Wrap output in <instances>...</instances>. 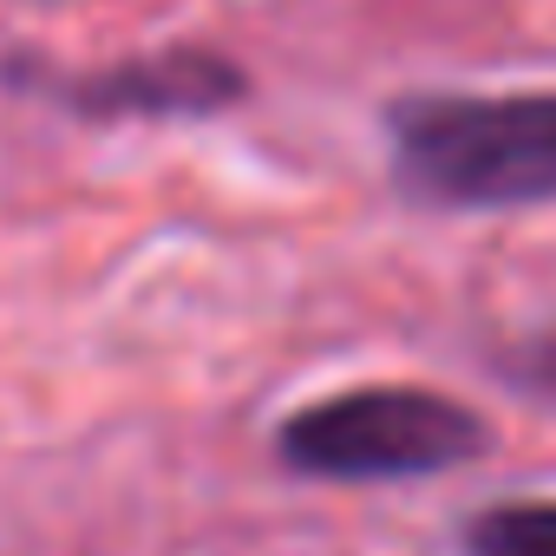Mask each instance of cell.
<instances>
[{
    "instance_id": "2",
    "label": "cell",
    "mask_w": 556,
    "mask_h": 556,
    "mask_svg": "<svg viewBox=\"0 0 556 556\" xmlns=\"http://www.w3.org/2000/svg\"><path fill=\"white\" fill-rule=\"evenodd\" d=\"M491 419L439 387H341L275 426V458L321 484L439 478L484 458Z\"/></svg>"
},
{
    "instance_id": "1",
    "label": "cell",
    "mask_w": 556,
    "mask_h": 556,
    "mask_svg": "<svg viewBox=\"0 0 556 556\" xmlns=\"http://www.w3.org/2000/svg\"><path fill=\"white\" fill-rule=\"evenodd\" d=\"M393 177L439 210L556 197V92H406L387 105Z\"/></svg>"
},
{
    "instance_id": "3",
    "label": "cell",
    "mask_w": 556,
    "mask_h": 556,
    "mask_svg": "<svg viewBox=\"0 0 556 556\" xmlns=\"http://www.w3.org/2000/svg\"><path fill=\"white\" fill-rule=\"evenodd\" d=\"M249 99V73L216 47H157L118 66L60 73V105L86 125L118 118H216Z\"/></svg>"
},
{
    "instance_id": "5",
    "label": "cell",
    "mask_w": 556,
    "mask_h": 556,
    "mask_svg": "<svg viewBox=\"0 0 556 556\" xmlns=\"http://www.w3.org/2000/svg\"><path fill=\"white\" fill-rule=\"evenodd\" d=\"M510 380H517L523 393H536V400L556 406V334H536L530 348H517V354H510Z\"/></svg>"
},
{
    "instance_id": "4",
    "label": "cell",
    "mask_w": 556,
    "mask_h": 556,
    "mask_svg": "<svg viewBox=\"0 0 556 556\" xmlns=\"http://www.w3.org/2000/svg\"><path fill=\"white\" fill-rule=\"evenodd\" d=\"M465 556H556V497H497L471 510Z\"/></svg>"
}]
</instances>
